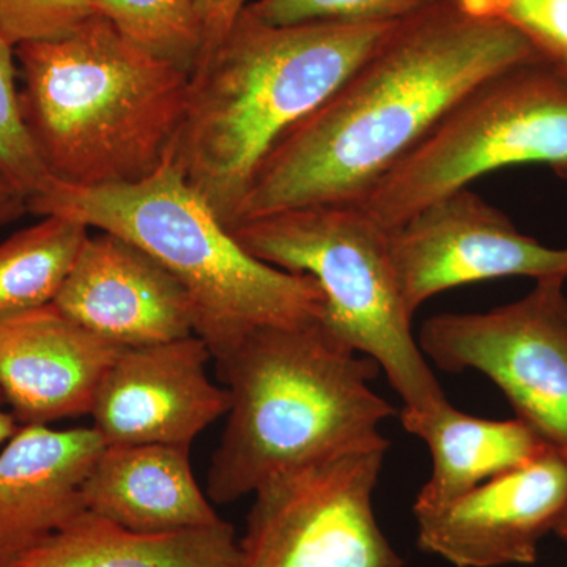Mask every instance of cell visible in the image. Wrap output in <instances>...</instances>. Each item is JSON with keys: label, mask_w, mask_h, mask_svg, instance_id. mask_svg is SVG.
Wrapping results in <instances>:
<instances>
[{"label": "cell", "mask_w": 567, "mask_h": 567, "mask_svg": "<svg viewBox=\"0 0 567 567\" xmlns=\"http://www.w3.org/2000/svg\"><path fill=\"white\" fill-rule=\"evenodd\" d=\"M535 59L513 25L457 0L398 22L352 76L271 148L230 226L290 208L363 203L466 93Z\"/></svg>", "instance_id": "6da1fadb"}, {"label": "cell", "mask_w": 567, "mask_h": 567, "mask_svg": "<svg viewBox=\"0 0 567 567\" xmlns=\"http://www.w3.org/2000/svg\"><path fill=\"white\" fill-rule=\"evenodd\" d=\"M395 24L270 25L245 9L200 59L171 159L226 227L271 148L322 106Z\"/></svg>", "instance_id": "7a4b0ae2"}, {"label": "cell", "mask_w": 567, "mask_h": 567, "mask_svg": "<svg viewBox=\"0 0 567 567\" xmlns=\"http://www.w3.org/2000/svg\"><path fill=\"white\" fill-rule=\"evenodd\" d=\"M215 363L230 399L207 473L215 505L284 473L390 447L380 427L395 409L371 388L379 364L320 320L254 331Z\"/></svg>", "instance_id": "3957f363"}, {"label": "cell", "mask_w": 567, "mask_h": 567, "mask_svg": "<svg viewBox=\"0 0 567 567\" xmlns=\"http://www.w3.org/2000/svg\"><path fill=\"white\" fill-rule=\"evenodd\" d=\"M22 117L62 185H132L171 158L192 74L123 39L95 14L70 35L14 48Z\"/></svg>", "instance_id": "277c9868"}, {"label": "cell", "mask_w": 567, "mask_h": 567, "mask_svg": "<svg viewBox=\"0 0 567 567\" xmlns=\"http://www.w3.org/2000/svg\"><path fill=\"white\" fill-rule=\"evenodd\" d=\"M32 213L66 216L144 249L189 295L196 334L215 361L254 331L322 319L324 298L315 279L246 251L171 158L132 185L58 183Z\"/></svg>", "instance_id": "5b68a950"}, {"label": "cell", "mask_w": 567, "mask_h": 567, "mask_svg": "<svg viewBox=\"0 0 567 567\" xmlns=\"http://www.w3.org/2000/svg\"><path fill=\"white\" fill-rule=\"evenodd\" d=\"M229 230L256 259L315 279L324 298L320 323L379 364L404 402L402 412L429 415L446 404L412 330L391 230L360 204L290 208Z\"/></svg>", "instance_id": "8992f818"}, {"label": "cell", "mask_w": 567, "mask_h": 567, "mask_svg": "<svg viewBox=\"0 0 567 567\" xmlns=\"http://www.w3.org/2000/svg\"><path fill=\"white\" fill-rule=\"evenodd\" d=\"M524 164L567 181V80L540 59L466 93L360 205L393 230L477 178Z\"/></svg>", "instance_id": "52a82bcc"}, {"label": "cell", "mask_w": 567, "mask_h": 567, "mask_svg": "<svg viewBox=\"0 0 567 567\" xmlns=\"http://www.w3.org/2000/svg\"><path fill=\"white\" fill-rule=\"evenodd\" d=\"M565 278L486 312H443L425 320L417 344L446 372H481L516 417L567 462V295Z\"/></svg>", "instance_id": "ba28073f"}, {"label": "cell", "mask_w": 567, "mask_h": 567, "mask_svg": "<svg viewBox=\"0 0 567 567\" xmlns=\"http://www.w3.org/2000/svg\"><path fill=\"white\" fill-rule=\"evenodd\" d=\"M386 451L344 454L257 488L240 567H404L374 513Z\"/></svg>", "instance_id": "9c48e42d"}, {"label": "cell", "mask_w": 567, "mask_h": 567, "mask_svg": "<svg viewBox=\"0 0 567 567\" xmlns=\"http://www.w3.org/2000/svg\"><path fill=\"white\" fill-rule=\"evenodd\" d=\"M395 268L415 316L435 295L492 279H567V246L550 248L522 234L470 188L427 205L391 230Z\"/></svg>", "instance_id": "30bf717a"}, {"label": "cell", "mask_w": 567, "mask_h": 567, "mask_svg": "<svg viewBox=\"0 0 567 567\" xmlns=\"http://www.w3.org/2000/svg\"><path fill=\"white\" fill-rule=\"evenodd\" d=\"M566 516L567 462L548 450L453 502L417 511V546L456 567L528 566Z\"/></svg>", "instance_id": "8fae6325"}, {"label": "cell", "mask_w": 567, "mask_h": 567, "mask_svg": "<svg viewBox=\"0 0 567 567\" xmlns=\"http://www.w3.org/2000/svg\"><path fill=\"white\" fill-rule=\"evenodd\" d=\"M210 349L197 334L123 349L93 401L104 445L192 446L229 410V391L208 377Z\"/></svg>", "instance_id": "7c38bea8"}, {"label": "cell", "mask_w": 567, "mask_h": 567, "mask_svg": "<svg viewBox=\"0 0 567 567\" xmlns=\"http://www.w3.org/2000/svg\"><path fill=\"white\" fill-rule=\"evenodd\" d=\"M52 305L122 349L196 334L182 284L140 246L103 230L89 235Z\"/></svg>", "instance_id": "4fadbf2b"}, {"label": "cell", "mask_w": 567, "mask_h": 567, "mask_svg": "<svg viewBox=\"0 0 567 567\" xmlns=\"http://www.w3.org/2000/svg\"><path fill=\"white\" fill-rule=\"evenodd\" d=\"M122 350L52 303L7 317L0 320V393L20 425L91 415Z\"/></svg>", "instance_id": "5bb4252c"}, {"label": "cell", "mask_w": 567, "mask_h": 567, "mask_svg": "<svg viewBox=\"0 0 567 567\" xmlns=\"http://www.w3.org/2000/svg\"><path fill=\"white\" fill-rule=\"evenodd\" d=\"M93 427L20 425L0 453V567L84 511L82 486L104 450Z\"/></svg>", "instance_id": "9a60e30c"}, {"label": "cell", "mask_w": 567, "mask_h": 567, "mask_svg": "<svg viewBox=\"0 0 567 567\" xmlns=\"http://www.w3.org/2000/svg\"><path fill=\"white\" fill-rule=\"evenodd\" d=\"M84 509L136 533L210 527L223 518L192 465V446H104L82 486Z\"/></svg>", "instance_id": "2e32d148"}, {"label": "cell", "mask_w": 567, "mask_h": 567, "mask_svg": "<svg viewBox=\"0 0 567 567\" xmlns=\"http://www.w3.org/2000/svg\"><path fill=\"white\" fill-rule=\"evenodd\" d=\"M229 522L173 533H136L82 511L3 567H240Z\"/></svg>", "instance_id": "e0dca14e"}, {"label": "cell", "mask_w": 567, "mask_h": 567, "mask_svg": "<svg viewBox=\"0 0 567 567\" xmlns=\"http://www.w3.org/2000/svg\"><path fill=\"white\" fill-rule=\"evenodd\" d=\"M401 423L432 454L431 476L416 496L413 513L453 502L551 450L518 417L486 420L461 412L450 401L429 415L401 412Z\"/></svg>", "instance_id": "ac0fdd59"}, {"label": "cell", "mask_w": 567, "mask_h": 567, "mask_svg": "<svg viewBox=\"0 0 567 567\" xmlns=\"http://www.w3.org/2000/svg\"><path fill=\"white\" fill-rule=\"evenodd\" d=\"M89 227L61 215L18 230L0 244V320L54 303Z\"/></svg>", "instance_id": "d6986e66"}, {"label": "cell", "mask_w": 567, "mask_h": 567, "mask_svg": "<svg viewBox=\"0 0 567 567\" xmlns=\"http://www.w3.org/2000/svg\"><path fill=\"white\" fill-rule=\"evenodd\" d=\"M93 9L134 47L186 73L203 58L196 0H93Z\"/></svg>", "instance_id": "ffe728a7"}, {"label": "cell", "mask_w": 567, "mask_h": 567, "mask_svg": "<svg viewBox=\"0 0 567 567\" xmlns=\"http://www.w3.org/2000/svg\"><path fill=\"white\" fill-rule=\"evenodd\" d=\"M17 74L14 47L0 35V175L32 212L59 182L41 162L25 126Z\"/></svg>", "instance_id": "44dd1931"}, {"label": "cell", "mask_w": 567, "mask_h": 567, "mask_svg": "<svg viewBox=\"0 0 567 567\" xmlns=\"http://www.w3.org/2000/svg\"><path fill=\"white\" fill-rule=\"evenodd\" d=\"M436 2L440 0H254L246 10L270 25L388 24Z\"/></svg>", "instance_id": "7402d4cb"}, {"label": "cell", "mask_w": 567, "mask_h": 567, "mask_svg": "<svg viewBox=\"0 0 567 567\" xmlns=\"http://www.w3.org/2000/svg\"><path fill=\"white\" fill-rule=\"evenodd\" d=\"M473 13L507 22L540 61L567 80V0H457Z\"/></svg>", "instance_id": "603a6c76"}, {"label": "cell", "mask_w": 567, "mask_h": 567, "mask_svg": "<svg viewBox=\"0 0 567 567\" xmlns=\"http://www.w3.org/2000/svg\"><path fill=\"white\" fill-rule=\"evenodd\" d=\"M95 14L93 0H0V35L14 48L59 40Z\"/></svg>", "instance_id": "cb8c5ba5"}, {"label": "cell", "mask_w": 567, "mask_h": 567, "mask_svg": "<svg viewBox=\"0 0 567 567\" xmlns=\"http://www.w3.org/2000/svg\"><path fill=\"white\" fill-rule=\"evenodd\" d=\"M248 6L249 0H196L204 33L203 58L221 43Z\"/></svg>", "instance_id": "d4e9b609"}, {"label": "cell", "mask_w": 567, "mask_h": 567, "mask_svg": "<svg viewBox=\"0 0 567 567\" xmlns=\"http://www.w3.org/2000/svg\"><path fill=\"white\" fill-rule=\"evenodd\" d=\"M29 212L25 200L18 199L13 203L0 205V226L17 221Z\"/></svg>", "instance_id": "484cf974"}, {"label": "cell", "mask_w": 567, "mask_h": 567, "mask_svg": "<svg viewBox=\"0 0 567 567\" xmlns=\"http://www.w3.org/2000/svg\"><path fill=\"white\" fill-rule=\"evenodd\" d=\"M3 404H6V401H3V395L0 393V445L7 443V440L20 427V424L17 423L11 412H7V410L3 409Z\"/></svg>", "instance_id": "4316f807"}, {"label": "cell", "mask_w": 567, "mask_h": 567, "mask_svg": "<svg viewBox=\"0 0 567 567\" xmlns=\"http://www.w3.org/2000/svg\"><path fill=\"white\" fill-rule=\"evenodd\" d=\"M18 199H22L20 194L14 192L13 186L0 175V205L13 203V200Z\"/></svg>", "instance_id": "83f0119b"}, {"label": "cell", "mask_w": 567, "mask_h": 567, "mask_svg": "<svg viewBox=\"0 0 567 567\" xmlns=\"http://www.w3.org/2000/svg\"><path fill=\"white\" fill-rule=\"evenodd\" d=\"M555 533H557V535L567 543V516L565 517V520L559 524V527Z\"/></svg>", "instance_id": "f1b7e54d"}]
</instances>
